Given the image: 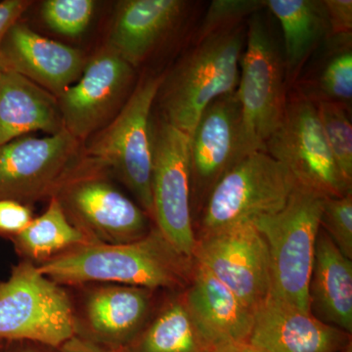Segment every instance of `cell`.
<instances>
[{"mask_svg": "<svg viewBox=\"0 0 352 352\" xmlns=\"http://www.w3.org/2000/svg\"><path fill=\"white\" fill-rule=\"evenodd\" d=\"M38 266L63 287L102 283L179 291L191 281L195 261L178 252L154 226L133 242H88Z\"/></svg>", "mask_w": 352, "mask_h": 352, "instance_id": "cell-1", "label": "cell"}, {"mask_svg": "<svg viewBox=\"0 0 352 352\" xmlns=\"http://www.w3.org/2000/svg\"><path fill=\"white\" fill-rule=\"evenodd\" d=\"M245 36L242 25L196 43L170 76H164L157 99L166 122L191 133L210 104L237 90Z\"/></svg>", "mask_w": 352, "mask_h": 352, "instance_id": "cell-2", "label": "cell"}, {"mask_svg": "<svg viewBox=\"0 0 352 352\" xmlns=\"http://www.w3.org/2000/svg\"><path fill=\"white\" fill-rule=\"evenodd\" d=\"M323 200L296 184L281 210L252 222L270 252V295L305 311H310L308 289Z\"/></svg>", "mask_w": 352, "mask_h": 352, "instance_id": "cell-3", "label": "cell"}, {"mask_svg": "<svg viewBox=\"0 0 352 352\" xmlns=\"http://www.w3.org/2000/svg\"><path fill=\"white\" fill-rule=\"evenodd\" d=\"M164 76H150L132 90L120 112L85 152V164L110 168L152 219V109Z\"/></svg>", "mask_w": 352, "mask_h": 352, "instance_id": "cell-4", "label": "cell"}, {"mask_svg": "<svg viewBox=\"0 0 352 352\" xmlns=\"http://www.w3.org/2000/svg\"><path fill=\"white\" fill-rule=\"evenodd\" d=\"M76 311L63 286L23 259L0 281V340L58 349L76 336Z\"/></svg>", "mask_w": 352, "mask_h": 352, "instance_id": "cell-5", "label": "cell"}, {"mask_svg": "<svg viewBox=\"0 0 352 352\" xmlns=\"http://www.w3.org/2000/svg\"><path fill=\"white\" fill-rule=\"evenodd\" d=\"M294 176L266 152L242 157L214 185L201 208L200 235L252 223L284 207Z\"/></svg>", "mask_w": 352, "mask_h": 352, "instance_id": "cell-6", "label": "cell"}, {"mask_svg": "<svg viewBox=\"0 0 352 352\" xmlns=\"http://www.w3.org/2000/svg\"><path fill=\"white\" fill-rule=\"evenodd\" d=\"M284 61L261 16L248 25L237 94L247 154L265 152L268 139L283 119L287 105Z\"/></svg>", "mask_w": 352, "mask_h": 352, "instance_id": "cell-7", "label": "cell"}, {"mask_svg": "<svg viewBox=\"0 0 352 352\" xmlns=\"http://www.w3.org/2000/svg\"><path fill=\"white\" fill-rule=\"evenodd\" d=\"M265 152L289 171L300 186L323 198L352 191L336 163L322 129L314 101H287L283 119L268 139Z\"/></svg>", "mask_w": 352, "mask_h": 352, "instance_id": "cell-8", "label": "cell"}, {"mask_svg": "<svg viewBox=\"0 0 352 352\" xmlns=\"http://www.w3.org/2000/svg\"><path fill=\"white\" fill-rule=\"evenodd\" d=\"M152 219L178 252L193 258L189 135L161 118L152 124Z\"/></svg>", "mask_w": 352, "mask_h": 352, "instance_id": "cell-9", "label": "cell"}, {"mask_svg": "<svg viewBox=\"0 0 352 352\" xmlns=\"http://www.w3.org/2000/svg\"><path fill=\"white\" fill-rule=\"evenodd\" d=\"M54 197L89 242L124 244L141 239L152 229L140 206L87 164H80Z\"/></svg>", "mask_w": 352, "mask_h": 352, "instance_id": "cell-10", "label": "cell"}, {"mask_svg": "<svg viewBox=\"0 0 352 352\" xmlns=\"http://www.w3.org/2000/svg\"><path fill=\"white\" fill-rule=\"evenodd\" d=\"M80 143L66 129L25 135L0 146V200L30 204L52 198L78 166Z\"/></svg>", "mask_w": 352, "mask_h": 352, "instance_id": "cell-11", "label": "cell"}, {"mask_svg": "<svg viewBox=\"0 0 352 352\" xmlns=\"http://www.w3.org/2000/svg\"><path fill=\"white\" fill-rule=\"evenodd\" d=\"M193 258L254 310L270 296V252L252 223L197 236Z\"/></svg>", "mask_w": 352, "mask_h": 352, "instance_id": "cell-12", "label": "cell"}, {"mask_svg": "<svg viewBox=\"0 0 352 352\" xmlns=\"http://www.w3.org/2000/svg\"><path fill=\"white\" fill-rule=\"evenodd\" d=\"M133 78V67L108 44L57 98L65 129L78 141L100 131L126 103Z\"/></svg>", "mask_w": 352, "mask_h": 352, "instance_id": "cell-13", "label": "cell"}, {"mask_svg": "<svg viewBox=\"0 0 352 352\" xmlns=\"http://www.w3.org/2000/svg\"><path fill=\"white\" fill-rule=\"evenodd\" d=\"M247 155L235 91L210 104L189 134L192 205L201 210L220 178Z\"/></svg>", "mask_w": 352, "mask_h": 352, "instance_id": "cell-14", "label": "cell"}, {"mask_svg": "<svg viewBox=\"0 0 352 352\" xmlns=\"http://www.w3.org/2000/svg\"><path fill=\"white\" fill-rule=\"evenodd\" d=\"M154 292L141 287L104 284L85 292L76 336L119 349L135 339L154 312Z\"/></svg>", "mask_w": 352, "mask_h": 352, "instance_id": "cell-15", "label": "cell"}, {"mask_svg": "<svg viewBox=\"0 0 352 352\" xmlns=\"http://www.w3.org/2000/svg\"><path fill=\"white\" fill-rule=\"evenodd\" d=\"M85 65L80 50L43 38L19 22L0 47V69L19 74L56 98L80 78Z\"/></svg>", "mask_w": 352, "mask_h": 352, "instance_id": "cell-16", "label": "cell"}, {"mask_svg": "<svg viewBox=\"0 0 352 352\" xmlns=\"http://www.w3.org/2000/svg\"><path fill=\"white\" fill-rule=\"evenodd\" d=\"M249 342L265 352H340L351 335L268 296L254 310Z\"/></svg>", "mask_w": 352, "mask_h": 352, "instance_id": "cell-17", "label": "cell"}, {"mask_svg": "<svg viewBox=\"0 0 352 352\" xmlns=\"http://www.w3.org/2000/svg\"><path fill=\"white\" fill-rule=\"evenodd\" d=\"M183 296L197 325L214 346L249 340L254 310L196 261Z\"/></svg>", "mask_w": 352, "mask_h": 352, "instance_id": "cell-18", "label": "cell"}, {"mask_svg": "<svg viewBox=\"0 0 352 352\" xmlns=\"http://www.w3.org/2000/svg\"><path fill=\"white\" fill-rule=\"evenodd\" d=\"M187 7L183 0H124L118 6L109 45L135 69L177 27Z\"/></svg>", "mask_w": 352, "mask_h": 352, "instance_id": "cell-19", "label": "cell"}, {"mask_svg": "<svg viewBox=\"0 0 352 352\" xmlns=\"http://www.w3.org/2000/svg\"><path fill=\"white\" fill-rule=\"evenodd\" d=\"M64 129L54 95L19 74L0 69V146L31 132L53 135Z\"/></svg>", "mask_w": 352, "mask_h": 352, "instance_id": "cell-20", "label": "cell"}, {"mask_svg": "<svg viewBox=\"0 0 352 352\" xmlns=\"http://www.w3.org/2000/svg\"><path fill=\"white\" fill-rule=\"evenodd\" d=\"M310 311L316 318L352 332V261L320 228L310 277Z\"/></svg>", "mask_w": 352, "mask_h": 352, "instance_id": "cell-21", "label": "cell"}, {"mask_svg": "<svg viewBox=\"0 0 352 352\" xmlns=\"http://www.w3.org/2000/svg\"><path fill=\"white\" fill-rule=\"evenodd\" d=\"M279 21L285 43V75L293 82L318 44L331 36L327 14L319 0H266Z\"/></svg>", "mask_w": 352, "mask_h": 352, "instance_id": "cell-22", "label": "cell"}, {"mask_svg": "<svg viewBox=\"0 0 352 352\" xmlns=\"http://www.w3.org/2000/svg\"><path fill=\"white\" fill-rule=\"evenodd\" d=\"M122 352H214L185 303L183 293L171 296L153 314L143 330Z\"/></svg>", "mask_w": 352, "mask_h": 352, "instance_id": "cell-23", "label": "cell"}, {"mask_svg": "<svg viewBox=\"0 0 352 352\" xmlns=\"http://www.w3.org/2000/svg\"><path fill=\"white\" fill-rule=\"evenodd\" d=\"M11 240L25 261L38 265L89 242L69 220L55 197L50 199V205L43 214L34 217L31 223Z\"/></svg>", "mask_w": 352, "mask_h": 352, "instance_id": "cell-24", "label": "cell"}, {"mask_svg": "<svg viewBox=\"0 0 352 352\" xmlns=\"http://www.w3.org/2000/svg\"><path fill=\"white\" fill-rule=\"evenodd\" d=\"M314 103L336 163L344 179L352 184V126L349 108L325 100Z\"/></svg>", "mask_w": 352, "mask_h": 352, "instance_id": "cell-25", "label": "cell"}, {"mask_svg": "<svg viewBox=\"0 0 352 352\" xmlns=\"http://www.w3.org/2000/svg\"><path fill=\"white\" fill-rule=\"evenodd\" d=\"M322 98L349 108L352 100L351 36H346L340 45L326 60L318 80ZM318 101V100H317Z\"/></svg>", "mask_w": 352, "mask_h": 352, "instance_id": "cell-26", "label": "cell"}, {"mask_svg": "<svg viewBox=\"0 0 352 352\" xmlns=\"http://www.w3.org/2000/svg\"><path fill=\"white\" fill-rule=\"evenodd\" d=\"M94 8L92 0H46L41 12L44 23L52 31L76 38L87 31Z\"/></svg>", "mask_w": 352, "mask_h": 352, "instance_id": "cell-27", "label": "cell"}, {"mask_svg": "<svg viewBox=\"0 0 352 352\" xmlns=\"http://www.w3.org/2000/svg\"><path fill=\"white\" fill-rule=\"evenodd\" d=\"M265 7L264 0H214L201 21L196 43L231 28Z\"/></svg>", "mask_w": 352, "mask_h": 352, "instance_id": "cell-28", "label": "cell"}, {"mask_svg": "<svg viewBox=\"0 0 352 352\" xmlns=\"http://www.w3.org/2000/svg\"><path fill=\"white\" fill-rule=\"evenodd\" d=\"M320 228L342 254L352 258V191L337 198H324Z\"/></svg>", "mask_w": 352, "mask_h": 352, "instance_id": "cell-29", "label": "cell"}, {"mask_svg": "<svg viewBox=\"0 0 352 352\" xmlns=\"http://www.w3.org/2000/svg\"><path fill=\"white\" fill-rule=\"evenodd\" d=\"M31 207L19 201L0 200V236L19 235L34 219Z\"/></svg>", "mask_w": 352, "mask_h": 352, "instance_id": "cell-30", "label": "cell"}, {"mask_svg": "<svg viewBox=\"0 0 352 352\" xmlns=\"http://www.w3.org/2000/svg\"><path fill=\"white\" fill-rule=\"evenodd\" d=\"M331 36H351V0H324Z\"/></svg>", "mask_w": 352, "mask_h": 352, "instance_id": "cell-31", "label": "cell"}, {"mask_svg": "<svg viewBox=\"0 0 352 352\" xmlns=\"http://www.w3.org/2000/svg\"><path fill=\"white\" fill-rule=\"evenodd\" d=\"M32 3V1L28 0L0 1V47L7 32L18 22Z\"/></svg>", "mask_w": 352, "mask_h": 352, "instance_id": "cell-32", "label": "cell"}, {"mask_svg": "<svg viewBox=\"0 0 352 352\" xmlns=\"http://www.w3.org/2000/svg\"><path fill=\"white\" fill-rule=\"evenodd\" d=\"M53 352H122L120 349H108L95 344L80 336H75Z\"/></svg>", "mask_w": 352, "mask_h": 352, "instance_id": "cell-33", "label": "cell"}, {"mask_svg": "<svg viewBox=\"0 0 352 352\" xmlns=\"http://www.w3.org/2000/svg\"><path fill=\"white\" fill-rule=\"evenodd\" d=\"M214 352H265L252 344L249 340L227 342L214 346Z\"/></svg>", "mask_w": 352, "mask_h": 352, "instance_id": "cell-34", "label": "cell"}, {"mask_svg": "<svg viewBox=\"0 0 352 352\" xmlns=\"http://www.w3.org/2000/svg\"><path fill=\"white\" fill-rule=\"evenodd\" d=\"M41 344L27 342H6L2 352H48Z\"/></svg>", "mask_w": 352, "mask_h": 352, "instance_id": "cell-35", "label": "cell"}, {"mask_svg": "<svg viewBox=\"0 0 352 352\" xmlns=\"http://www.w3.org/2000/svg\"><path fill=\"white\" fill-rule=\"evenodd\" d=\"M340 352H352V346L351 344H349V346H347L346 349H344V351H342Z\"/></svg>", "mask_w": 352, "mask_h": 352, "instance_id": "cell-36", "label": "cell"}, {"mask_svg": "<svg viewBox=\"0 0 352 352\" xmlns=\"http://www.w3.org/2000/svg\"><path fill=\"white\" fill-rule=\"evenodd\" d=\"M6 342H2V340H0V352H2L4 349V346H6Z\"/></svg>", "mask_w": 352, "mask_h": 352, "instance_id": "cell-37", "label": "cell"}]
</instances>
